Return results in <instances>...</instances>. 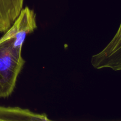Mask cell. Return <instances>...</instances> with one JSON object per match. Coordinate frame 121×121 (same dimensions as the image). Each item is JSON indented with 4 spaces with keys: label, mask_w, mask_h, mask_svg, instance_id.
<instances>
[{
    "label": "cell",
    "mask_w": 121,
    "mask_h": 121,
    "mask_svg": "<svg viewBox=\"0 0 121 121\" xmlns=\"http://www.w3.org/2000/svg\"><path fill=\"white\" fill-rule=\"evenodd\" d=\"M37 27L35 13L26 7L0 39V98H8L14 92L25 64L21 55L24 43Z\"/></svg>",
    "instance_id": "cell-1"
},
{
    "label": "cell",
    "mask_w": 121,
    "mask_h": 121,
    "mask_svg": "<svg viewBox=\"0 0 121 121\" xmlns=\"http://www.w3.org/2000/svg\"><path fill=\"white\" fill-rule=\"evenodd\" d=\"M91 64L96 69L121 70V22L111 41L102 50L92 57Z\"/></svg>",
    "instance_id": "cell-2"
},
{
    "label": "cell",
    "mask_w": 121,
    "mask_h": 121,
    "mask_svg": "<svg viewBox=\"0 0 121 121\" xmlns=\"http://www.w3.org/2000/svg\"><path fill=\"white\" fill-rule=\"evenodd\" d=\"M24 0H0V33H5L20 15Z\"/></svg>",
    "instance_id": "cell-3"
},
{
    "label": "cell",
    "mask_w": 121,
    "mask_h": 121,
    "mask_svg": "<svg viewBox=\"0 0 121 121\" xmlns=\"http://www.w3.org/2000/svg\"><path fill=\"white\" fill-rule=\"evenodd\" d=\"M0 121H50L45 114H39L18 107L0 106Z\"/></svg>",
    "instance_id": "cell-4"
}]
</instances>
